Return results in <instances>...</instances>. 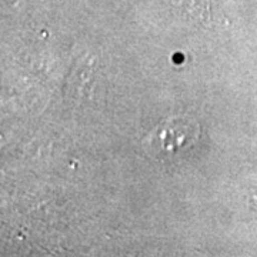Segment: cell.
Here are the masks:
<instances>
[{"mask_svg": "<svg viewBox=\"0 0 257 257\" xmlns=\"http://www.w3.org/2000/svg\"><path fill=\"white\" fill-rule=\"evenodd\" d=\"M200 136V126L190 116H172L147 136V149L153 156H177L192 147Z\"/></svg>", "mask_w": 257, "mask_h": 257, "instance_id": "1", "label": "cell"}, {"mask_svg": "<svg viewBox=\"0 0 257 257\" xmlns=\"http://www.w3.org/2000/svg\"><path fill=\"white\" fill-rule=\"evenodd\" d=\"M172 3L190 18L199 19L204 23L210 19V0H172Z\"/></svg>", "mask_w": 257, "mask_h": 257, "instance_id": "2", "label": "cell"}]
</instances>
